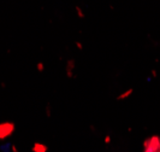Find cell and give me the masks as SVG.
<instances>
[{
  "mask_svg": "<svg viewBox=\"0 0 160 152\" xmlns=\"http://www.w3.org/2000/svg\"><path fill=\"white\" fill-rule=\"evenodd\" d=\"M76 12H77V15H78L80 18H84V17H86L84 12H83V10H82L80 6H76Z\"/></svg>",
  "mask_w": 160,
  "mask_h": 152,
  "instance_id": "obj_5",
  "label": "cell"
},
{
  "mask_svg": "<svg viewBox=\"0 0 160 152\" xmlns=\"http://www.w3.org/2000/svg\"><path fill=\"white\" fill-rule=\"evenodd\" d=\"M15 130V124L11 122H4L0 123V140L10 136Z\"/></svg>",
  "mask_w": 160,
  "mask_h": 152,
  "instance_id": "obj_1",
  "label": "cell"
},
{
  "mask_svg": "<svg viewBox=\"0 0 160 152\" xmlns=\"http://www.w3.org/2000/svg\"><path fill=\"white\" fill-rule=\"evenodd\" d=\"M132 93H134V89H132V88H129L128 91L123 92L122 94H119V96L117 97V100H124V99H127L129 96H131Z\"/></svg>",
  "mask_w": 160,
  "mask_h": 152,
  "instance_id": "obj_3",
  "label": "cell"
},
{
  "mask_svg": "<svg viewBox=\"0 0 160 152\" xmlns=\"http://www.w3.org/2000/svg\"><path fill=\"white\" fill-rule=\"evenodd\" d=\"M75 69V62L73 60H68V64H66V74L69 77H72L73 74H72V70Z\"/></svg>",
  "mask_w": 160,
  "mask_h": 152,
  "instance_id": "obj_2",
  "label": "cell"
},
{
  "mask_svg": "<svg viewBox=\"0 0 160 152\" xmlns=\"http://www.w3.org/2000/svg\"><path fill=\"white\" fill-rule=\"evenodd\" d=\"M76 45H77V46H78V47H80L81 50H82V45H81L80 42H76Z\"/></svg>",
  "mask_w": 160,
  "mask_h": 152,
  "instance_id": "obj_7",
  "label": "cell"
},
{
  "mask_svg": "<svg viewBox=\"0 0 160 152\" xmlns=\"http://www.w3.org/2000/svg\"><path fill=\"white\" fill-rule=\"evenodd\" d=\"M32 151L34 152H47V146L41 144H35L32 147Z\"/></svg>",
  "mask_w": 160,
  "mask_h": 152,
  "instance_id": "obj_4",
  "label": "cell"
},
{
  "mask_svg": "<svg viewBox=\"0 0 160 152\" xmlns=\"http://www.w3.org/2000/svg\"><path fill=\"white\" fill-rule=\"evenodd\" d=\"M43 69H45V65L42 64V63H39L38 64V70L39 71H43Z\"/></svg>",
  "mask_w": 160,
  "mask_h": 152,
  "instance_id": "obj_6",
  "label": "cell"
}]
</instances>
